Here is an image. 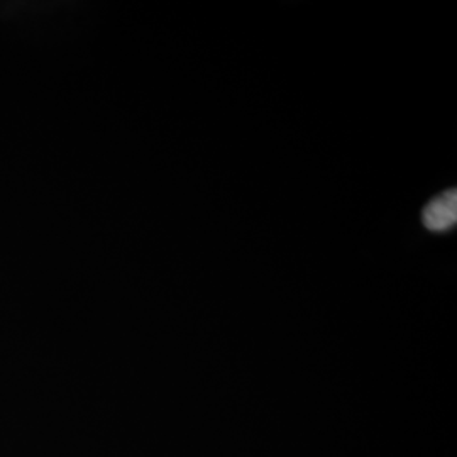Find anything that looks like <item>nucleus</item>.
I'll list each match as a JSON object with an SVG mask.
<instances>
[{"instance_id": "obj_1", "label": "nucleus", "mask_w": 457, "mask_h": 457, "mask_svg": "<svg viewBox=\"0 0 457 457\" xmlns=\"http://www.w3.org/2000/svg\"><path fill=\"white\" fill-rule=\"evenodd\" d=\"M425 228L434 232H444L454 228L457 222V192L447 190L436 196L424 211Z\"/></svg>"}]
</instances>
